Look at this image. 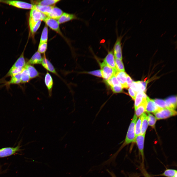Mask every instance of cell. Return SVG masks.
<instances>
[{
  "label": "cell",
  "instance_id": "obj_11",
  "mask_svg": "<svg viewBox=\"0 0 177 177\" xmlns=\"http://www.w3.org/2000/svg\"><path fill=\"white\" fill-rule=\"evenodd\" d=\"M127 74L125 72L117 71L115 75L122 88H127L128 87L126 82Z\"/></svg>",
  "mask_w": 177,
  "mask_h": 177
},
{
  "label": "cell",
  "instance_id": "obj_37",
  "mask_svg": "<svg viewBox=\"0 0 177 177\" xmlns=\"http://www.w3.org/2000/svg\"><path fill=\"white\" fill-rule=\"evenodd\" d=\"M41 21V20H39L36 23L31 31L32 34H34L37 31L40 26Z\"/></svg>",
  "mask_w": 177,
  "mask_h": 177
},
{
  "label": "cell",
  "instance_id": "obj_38",
  "mask_svg": "<svg viewBox=\"0 0 177 177\" xmlns=\"http://www.w3.org/2000/svg\"><path fill=\"white\" fill-rule=\"evenodd\" d=\"M129 94L133 100H135L137 92L135 91L130 88L128 89Z\"/></svg>",
  "mask_w": 177,
  "mask_h": 177
},
{
  "label": "cell",
  "instance_id": "obj_15",
  "mask_svg": "<svg viewBox=\"0 0 177 177\" xmlns=\"http://www.w3.org/2000/svg\"><path fill=\"white\" fill-rule=\"evenodd\" d=\"M77 17L75 14L63 13L57 20L59 24L72 20L77 19Z\"/></svg>",
  "mask_w": 177,
  "mask_h": 177
},
{
  "label": "cell",
  "instance_id": "obj_35",
  "mask_svg": "<svg viewBox=\"0 0 177 177\" xmlns=\"http://www.w3.org/2000/svg\"><path fill=\"white\" fill-rule=\"evenodd\" d=\"M87 73L98 77H102L101 71L100 70H98L88 72Z\"/></svg>",
  "mask_w": 177,
  "mask_h": 177
},
{
  "label": "cell",
  "instance_id": "obj_3",
  "mask_svg": "<svg viewBox=\"0 0 177 177\" xmlns=\"http://www.w3.org/2000/svg\"><path fill=\"white\" fill-rule=\"evenodd\" d=\"M102 77L106 81L115 75L118 71L105 64L103 62L100 64Z\"/></svg>",
  "mask_w": 177,
  "mask_h": 177
},
{
  "label": "cell",
  "instance_id": "obj_29",
  "mask_svg": "<svg viewBox=\"0 0 177 177\" xmlns=\"http://www.w3.org/2000/svg\"><path fill=\"white\" fill-rule=\"evenodd\" d=\"M48 29L47 26L45 25L43 30L40 43H47L48 39Z\"/></svg>",
  "mask_w": 177,
  "mask_h": 177
},
{
  "label": "cell",
  "instance_id": "obj_10",
  "mask_svg": "<svg viewBox=\"0 0 177 177\" xmlns=\"http://www.w3.org/2000/svg\"><path fill=\"white\" fill-rule=\"evenodd\" d=\"M114 57L113 50L108 51L104 59L103 62L110 67L116 69Z\"/></svg>",
  "mask_w": 177,
  "mask_h": 177
},
{
  "label": "cell",
  "instance_id": "obj_23",
  "mask_svg": "<svg viewBox=\"0 0 177 177\" xmlns=\"http://www.w3.org/2000/svg\"><path fill=\"white\" fill-rule=\"evenodd\" d=\"M146 98L143 100L141 104L135 110V115L137 117L140 116L146 111L147 104Z\"/></svg>",
  "mask_w": 177,
  "mask_h": 177
},
{
  "label": "cell",
  "instance_id": "obj_26",
  "mask_svg": "<svg viewBox=\"0 0 177 177\" xmlns=\"http://www.w3.org/2000/svg\"><path fill=\"white\" fill-rule=\"evenodd\" d=\"M30 79L28 71L25 67L21 72V83H28L30 81Z\"/></svg>",
  "mask_w": 177,
  "mask_h": 177
},
{
  "label": "cell",
  "instance_id": "obj_20",
  "mask_svg": "<svg viewBox=\"0 0 177 177\" xmlns=\"http://www.w3.org/2000/svg\"><path fill=\"white\" fill-rule=\"evenodd\" d=\"M33 5V7L47 16L51 11L54 6H47Z\"/></svg>",
  "mask_w": 177,
  "mask_h": 177
},
{
  "label": "cell",
  "instance_id": "obj_14",
  "mask_svg": "<svg viewBox=\"0 0 177 177\" xmlns=\"http://www.w3.org/2000/svg\"><path fill=\"white\" fill-rule=\"evenodd\" d=\"M44 82L48 90L49 95L51 96L52 94L53 82L52 78L50 74L47 71L45 75Z\"/></svg>",
  "mask_w": 177,
  "mask_h": 177
},
{
  "label": "cell",
  "instance_id": "obj_9",
  "mask_svg": "<svg viewBox=\"0 0 177 177\" xmlns=\"http://www.w3.org/2000/svg\"><path fill=\"white\" fill-rule=\"evenodd\" d=\"M41 64L43 67L47 71L60 77L54 67L46 57L45 54L43 58Z\"/></svg>",
  "mask_w": 177,
  "mask_h": 177
},
{
  "label": "cell",
  "instance_id": "obj_28",
  "mask_svg": "<svg viewBox=\"0 0 177 177\" xmlns=\"http://www.w3.org/2000/svg\"><path fill=\"white\" fill-rule=\"evenodd\" d=\"M132 89L137 92H143L140 81H133L129 87Z\"/></svg>",
  "mask_w": 177,
  "mask_h": 177
},
{
  "label": "cell",
  "instance_id": "obj_31",
  "mask_svg": "<svg viewBox=\"0 0 177 177\" xmlns=\"http://www.w3.org/2000/svg\"><path fill=\"white\" fill-rule=\"evenodd\" d=\"M177 173V171L176 170L168 169L166 170L163 173L159 175L167 177H174Z\"/></svg>",
  "mask_w": 177,
  "mask_h": 177
},
{
  "label": "cell",
  "instance_id": "obj_40",
  "mask_svg": "<svg viewBox=\"0 0 177 177\" xmlns=\"http://www.w3.org/2000/svg\"><path fill=\"white\" fill-rule=\"evenodd\" d=\"M133 81L130 76L128 74L127 75L126 82L128 87L130 86Z\"/></svg>",
  "mask_w": 177,
  "mask_h": 177
},
{
  "label": "cell",
  "instance_id": "obj_6",
  "mask_svg": "<svg viewBox=\"0 0 177 177\" xmlns=\"http://www.w3.org/2000/svg\"><path fill=\"white\" fill-rule=\"evenodd\" d=\"M43 21L47 26L52 30L59 34L62 35L59 28V24L57 20L47 17Z\"/></svg>",
  "mask_w": 177,
  "mask_h": 177
},
{
  "label": "cell",
  "instance_id": "obj_4",
  "mask_svg": "<svg viewBox=\"0 0 177 177\" xmlns=\"http://www.w3.org/2000/svg\"><path fill=\"white\" fill-rule=\"evenodd\" d=\"M124 35L117 36L113 49L115 58L122 60V59L121 41Z\"/></svg>",
  "mask_w": 177,
  "mask_h": 177
},
{
  "label": "cell",
  "instance_id": "obj_24",
  "mask_svg": "<svg viewBox=\"0 0 177 177\" xmlns=\"http://www.w3.org/2000/svg\"><path fill=\"white\" fill-rule=\"evenodd\" d=\"M142 119L140 134L145 135L148 125L147 116L146 114L145 113L142 114Z\"/></svg>",
  "mask_w": 177,
  "mask_h": 177
},
{
  "label": "cell",
  "instance_id": "obj_32",
  "mask_svg": "<svg viewBox=\"0 0 177 177\" xmlns=\"http://www.w3.org/2000/svg\"><path fill=\"white\" fill-rule=\"evenodd\" d=\"M148 125L153 128L155 127V125L157 119L155 117L149 113H148L147 116Z\"/></svg>",
  "mask_w": 177,
  "mask_h": 177
},
{
  "label": "cell",
  "instance_id": "obj_13",
  "mask_svg": "<svg viewBox=\"0 0 177 177\" xmlns=\"http://www.w3.org/2000/svg\"><path fill=\"white\" fill-rule=\"evenodd\" d=\"M43 58L41 53L38 51L36 52L28 61L26 64L33 65L41 64Z\"/></svg>",
  "mask_w": 177,
  "mask_h": 177
},
{
  "label": "cell",
  "instance_id": "obj_22",
  "mask_svg": "<svg viewBox=\"0 0 177 177\" xmlns=\"http://www.w3.org/2000/svg\"><path fill=\"white\" fill-rule=\"evenodd\" d=\"M147 96L145 92H137L135 100L134 107L135 110L141 104L144 99L146 98Z\"/></svg>",
  "mask_w": 177,
  "mask_h": 177
},
{
  "label": "cell",
  "instance_id": "obj_16",
  "mask_svg": "<svg viewBox=\"0 0 177 177\" xmlns=\"http://www.w3.org/2000/svg\"><path fill=\"white\" fill-rule=\"evenodd\" d=\"M24 51L19 57L17 59L12 65V68H23L25 67L26 63L24 56Z\"/></svg>",
  "mask_w": 177,
  "mask_h": 177
},
{
  "label": "cell",
  "instance_id": "obj_27",
  "mask_svg": "<svg viewBox=\"0 0 177 177\" xmlns=\"http://www.w3.org/2000/svg\"><path fill=\"white\" fill-rule=\"evenodd\" d=\"M142 114L136 121L135 126V133L136 137L140 134L141 131V123L142 119Z\"/></svg>",
  "mask_w": 177,
  "mask_h": 177
},
{
  "label": "cell",
  "instance_id": "obj_12",
  "mask_svg": "<svg viewBox=\"0 0 177 177\" xmlns=\"http://www.w3.org/2000/svg\"><path fill=\"white\" fill-rule=\"evenodd\" d=\"M146 99L147 104L146 111L148 113L150 112L154 113L162 108L158 106L152 100L147 96Z\"/></svg>",
  "mask_w": 177,
  "mask_h": 177
},
{
  "label": "cell",
  "instance_id": "obj_34",
  "mask_svg": "<svg viewBox=\"0 0 177 177\" xmlns=\"http://www.w3.org/2000/svg\"><path fill=\"white\" fill-rule=\"evenodd\" d=\"M47 42L39 43L37 51L40 53L44 54L47 49Z\"/></svg>",
  "mask_w": 177,
  "mask_h": 177
},
{
  "label": "cell",
  "instance_id": "obj_18",
  "mask_svg": "<svg viewBox=\"0 0 177 177\" xmlns=\"http://www.w3.org/2000/svg\"><path fill=\"white\" fill-rule=\"evenodd\" d=\"M63 13L60 9L54 6L47 17L57 20Z\"/></svg>",
  "mask_w": 177,
  "mask_h": 177
},
{
  "label": "cell",
  "instance_id": "obj_39",
  "mask_svg": "<svg viewBox=\"0 0 177 177\" xmlns=\"http://www.w3.org/2000/svg\"><path fill=\"white\" fill-rule=\"evenodd\" d=\"M148 81H140L142 85V89L143 92H144L145 91L146 88L148 84Z\"/></svg>",
  "mask_w": 177,
  "mask_h": 177
},
{
  "label": "cell",
  "instance_id": "obj_5",
  "mask_svg": "<svg viewBox=\"0 0 177 177\" xmlns=\"http://www.w3.org/2000/svg\"><path fill=\"white\" fill-rule=\"evenodd\" d=\"M0 2L17 8L24 9H31L33 5L31 4L18 0H0Z\"/></svg>",
  "mask_w": 177,
  "mask_h": 177
},
{
  "label": "cell",
  "instance_id": "obj_41",
  "mask_svg": "<svg viewBox=\"0 0 177 177\" xmlns=\"http://www.w3.org/2000/svg\"><path fill=\"white\" fill-rule=\"evenodd\" d=\"M142 172L144 177H151L150 175L147 172L145 169L142 167Z\"/></svg>",
  "mask_w": 177,
  "mask_h": 177
},
{
  "label": "cell",
  "instance_id": "obj_45",
  "mask_svg": "<svg viewBox=\"0 0 177 177\" xmlns=\"http://www.w3.org/2000/svg\"></svg>",
  "mask_w": 177,
  "mask_h": 177
},
{
  "label": "cell",
  "instance_id": "obj_43",
  "mask_svg": "<svg viewBox=\"0 0 177 177\" xmlns=\"http://www.w3.org/2000/svg\"><path fill=\"white\" fill-rule=\"evenodd\" d=\"M108 173L110 174L112 177H117L115 174L112 172L108 170L107 171Z\"/></svg>",
  "mask_w": 177,
  "mask_h": 177
},
{
  "label": "cell",
  "instance_id": "obj_25",
  "mask_svg": "<svg viewBox=\"0 0 177 177\" xmlns=\"http://www.w3.org/2000/svg\"><path fill=\"white\" fill-rule=\"evenodd\" d=\"M21 83V73H20L11 76L10 81L6 84L8 85L12 84H17Z\"/></svg>",
  "mask_w": 177,
  "mask_h": 177
},
{
  "label": "cell",
  "instance_id": "obj_17",
  "mask_svg": "<svg viewBox=\"0 0 177 177\" xmlns=\"http://www.w3.org/2000/svg\"><path fill=\"white\" fill-rule=\"evenodd\" d=\"M165 101L167 108L175 110L177 106V97L176 96H171L166 99Z\"/></svg>",
  "mask_w": 177,
  "mask_h": 177
},
{
  "label": "cell",
  "instance_id": "obj_44",
  "mask_svg": "<svg viewBox=\"0 0 177 177\" xmlns=\"http://www.w3.org/2000/svg\"><path fill=\"white\" fill-rule=\"evenodd\" d=\"M174 177H177V173L176 174Z\"/></svg>",
  "mask_w": 177,
  "mask_h": 177
},
{
  "label": "cell",
  "instance_id": "obj_30",
  "mask_svg": "<svg viewBox=\"0 0 177 177\" xmlns=\"http://www.w3.org/2000/svg\"><path fill=\"white\" fill-rule=\"evenodd\" d=\"M121 60L115 58V61L116 68L118 71H125V68L123 62Z\"/></svg>",
  "mask_w": 177,
  "mask_h": 177
},
{
  "label": "cell",
  "instance_id": "obj_42",
  "mask_svg": "<svg viewBox=\"0 0 177 177\" xmlns=\"http://www.w3.org/2000/svg\"><path fill=\"white\" fill-rule=\"evenodd\" d=\"M6 77L5 76L3 78L0 79V84L6 83L7 82L5 80Z\"/></svg>",
  "mask_w": 177,
  "mask_h": 177
},
{
  "label": "cell",
  "instance_id": "obj_19",
  "mask_svg": "<svg viewBox=\"0 0 177 177\" xmlns=\"http://www.w3.org/2000/svg\"><path fill=\"white\" fill-rule=\"evenodd\" d=\"M25 67L28 71L30 79L39 76V73L32 65L26 64Z\"/></svg>",
  "mask_w": 177,
  "mask_h": 177
},
{
  "label": "cell",
  "instance_id": "obj_7",
  "mask_svg": "<svg viewBox=\"0 0 177 177\" xmlns=\"http://www.w3.org/2000/svg\"><path fill=\"white\" fill-rule=\"evenodd\" d=\"M21 146L18 145L15 147H6L0 149V157L8 156L15 154L20 150Z\"/></svg>",
  "mask_w": 177,
  "mask_h": 177
},
{
  "label": "cell",
  "instance_id": "obj_1",
  "mask_svg": "<svg viewBox=\"0 0 177 177\" xmlns=\"http://www.w3.org/2000/svg\"><path fill=\"white\" fill-rule=\"evenodd\" d=\"M47 17L46 15L34 8L33 5L30 12L29 19V24L31 32L38 21L43 20Z\"/></svg>",
  "mask_w": 177,
  "mask_h": 177
},
{
  "label": "cell",
  "instance_id": "obj_21",
  "mask_svg": "<svg viewBox=\"0 0 177 177\" xmlns=\"http://www.w3.org/2000/svg\"><path fill=\"white\" fill-rule=\"evenodd\" d=\"M59 0H32V4L43 6H51L58 2Z\"/></svg>",
  "mask_w": 177,
  "mask_h": 177
},
{
  "label": "cell",
  "instance_id": "obj_8",
  "mask_svg": "<svg viewBox=\"0 0 177 177\" xmlns=\"http://www.w3.org/2000/svg\"><path fill=\"white\" fill-rule=\"evenodd\" d=\"M145 135L140 134L136 137L135 142L142 157V162H144V145Z\"/></svg>",
  "mask_w": 177,
  "mask_h": 177
},
{
  "label": "cell",
  "instance_id": "obj_36",
  "mask_svg": "<svg viewBox=\"0 0 177 177\" xmlns=\"http://www.w3.org/2000/svg\"><path fill=\"white\" fill-rule=\"evenodd\" d=\"M113 91L114 93H117L121 92L122 91V88L121 86H116L111 88Z\"/></svg>",
  "mask_w": 177,
  "mask_h": 177
},
{
  "label": "cell",
  "instance_id": "obj_33",
  "mask_svg": "<svg viewBox=\"0 0 177 177\" xmlns=\"http://www.w3.org/2000/svg\"><path fill=\"white\" fill-rule=\"evenodd\" d=\"M152 100L155 104L159 107L162 108H167L165 100L161 99H157Z\"/></svg>",
  "mask_w": 177,
  "mask_h": 177
},
{
  "label": "cell",
  "instance_id": "obj_2",
  "mask_svg": "<svg viewBox=\"0 0 177 177\" xmlns=\"http://www.w3.org/2000/svg\"><path fill=\"white\" fill-rule=\"evenodd\" d=\"M157 119H160L168 118L177 115V111L175 110L168 108H161L154 113Z\"/></svg>",
  "mask_w": 177,
  "mask_h": 177
}]
</instances>
